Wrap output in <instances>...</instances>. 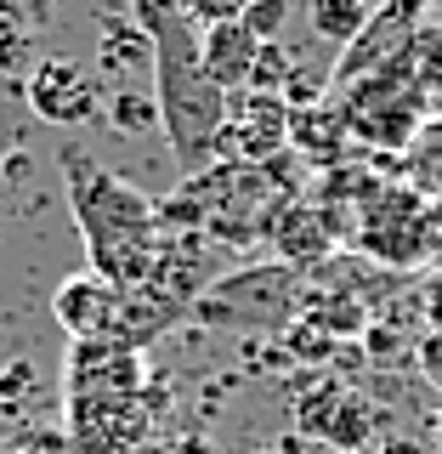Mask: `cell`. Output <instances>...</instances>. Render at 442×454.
I'll use <instances>...</instances> for the list:
<instances>
[{"label": "cell", "instance_id": "obj_1", "mask_svg": "<svg viewBox=\"0 0 442 454\" xmlns=\"http://www.w3.org/2000/svg\"><path fill=\"white\" fill-rule=\"evenodd\" d=\"M57 165H63V193L85 239V273L108 278L113 290H142L165 250L159 199L131 188L125 176H113L108 165H97L74 142L57 148Z\"/></svg>", "mask_w": 442, "mask_h": 454}, {"label": "cell", "instance_id": "obj_2", "mask_svg": "<svg viewBox=\"0 0 442 454\" xmlns=\"http://www.w3.org/2000/svg\"><path fill=\"white\" fill-rule=\"evenodd\" d=\"M136 23L153 46V97H159V131L170 137L182 176L221 165L227 131V91L205 74L198 28L188 23L182 0H136Z\"/></svg>", "mask_w": 442, "mask_h": 454}, {"label": "cell", "instance_id": "obj_3", "mask_svg": "<svg viewBox=\"0 0 442 454\" xmlns=\"http://www.w3.org/2000/svg\"><path fill=\"white\" fill-rule=\"evenodd\" d=\"M153 397L142 352L120 340H68L63 420L74 454H142L153 432Z\"/></svg>", "mask_w": 442, "mask_h": 454}, {"label": "cell", "instance_id": "obj_4", "mask_svg": "<svg viewBox=\"0 0 442 454\" xmlns=\"http://www.w3.org/2000/svg\"><path fill=\"white\" fill-rule=\"evenodd\" d=\"M335 108H340V120H346L352 142L403 153L408 137H415L420 125H425V114H431V97H425L420 74L408 68V57H392L386 68H375V74L340 85Z\"/></svg>", "mask_w": 442, "mask_h": 454}, {"label": "cell", "instance_id": "obj_5", "mask_svg": "<svg viewBox=\"0 0 442 454\" xmlns=\"http://www.w3.org/2000/svg\"><path fill=\"white\" fill-rule=\"evenodd\" d=\"M352 239L380 267H415L431 255V199H420L408 182H368V193L352 210Z\"/></svg>", "mask_w": 442, "mask_h": 454}, {"label": "cell", "instance_id": "obj_6", "mask_svg": "<svg viewBox=\"0 0 442 454\" xmlns=\"http://www.w3.org/2000/svg\"><path fill=\"white\" fill-rule=\"evenodd\" d=\"M295 284H301V273L283 262L238 267V273L210 284L193 312L205 324H221V330H283L301 312V290Z\"/></svg>", "mask_w": 442, "mask_h": 454}, {"label": "cell", "instance_id": "obj_7", "mask_svg": "<svg viewBox=\"0 0 442 454\" xmlns=\"http://www.w3.org/2000/svg\"><path fill=\"white\" fill-rule=\"evenodd\" d=\"M23 108L40 125L74 131V125H91L103 114V85L85 74L74 57H35V68L23 80Z\"/></svg>", "mask_w": 442, "mask_h": 454}, {"label": "cell", "instance_id": "obj_8", "mask_svg": "<svg viewBox=\"0 0 442 454\" xmlns=\"http://www.w3.org/2000/svg\"><path fill=\"white\" fill-rule=\"evenodd\" d=\"M425 12H431V0H380L375 18H368V28H363L358 40H352L346 51H340V63H335L330 85L340 91V85H352V80L375 74V68H386L392 57H403V51L420 40Z\"/></svg>", "mask_w": 442, "mask_h": 454}, {"label": "cell", "instance_id": "obj_9", "mask_svg": "<svg viewBox=\"0 0 442 454\" xmlns=\"http://www.w3.org/2000/svg\"><path fill=\"white\" fill-rule=\"evenodd\" d=\"M290 153V103L267 91H233L227 97V131H221V160L267 165Z\"/></svg>", "mask_w": 442, "mask_h": 454}, {"label": "cell", "instance_id": "obj_10", "mask_svg": "<svg viewBox=\"0 0 442 454\" xmlns=\"http://www.w3.org/2000/svg\"><path fill=\"white\" fill-rule=\"evenodd\" d=\"M267 239H273V262L295 267V273H306V267L330 262V250L340 245V227L323 216L312 199L295 193V199H283V205H278L273 227H267Z\"/></svg>", "mask_w": 442, "mask_h": 454}, {"label": "cell", "instance_id": "obj_11", "mask_svg": "<svg viewBox=\"0 0 442 454\" xmlns=\"http://www.w3.org/2000/svg\"><path fill=\"white\" fill-rule=\"evenodd\" d=\"M120 307V290L97 273H68L51 295V318L68 330V340H103Z\"/></svg>", "mask_w": 442, "mask_h": 454}, {"label": "cell", "instance_id": "obj_12", "mask_svg": "<svg viewBox=\"0 0 442 454\" xmlns=\"http://www.w3.org/2000/svg\"><path fill=\"white\" fill-rule=\"evenodd\" d=\"M198 57H205V74L216 80L227 97H233V91H250L261 40H255L250 28L233 18V23H216V28H198Z\"/></svg>", "mask_w": 442, "mask_h": 454}, {"label": "cell", "instance_id": "obj_13", "mask_svg": "<svg viewBox=\"0 0 442 454\" xmlns=\"http://www.w3.org/2000/svg\"><path fill=\"white\" fill-rule=\"evenodd\" d=\"M290 153L306 160L312 170H335L352 153V131L340 120L335 103H312V108H290Z\"/></svg>", "mask_w": 442, "mask_h": 454}, {"label": "cell", "instance_id": "obj_14", "mask_svg": "<svg viewBox=\"0 0 442 454\" xmlns=\"http://www.w3.org/2000/svg\"><path fill=\"white\" fill-rule=\"evenodd\" d=\"M301 426L306 432H318L323 443H335V449H363L368 443V432H375V420H368V403H358L352 392H340V387H318L301 403Z\"/></svg>", "mask_w": 442, "mask_h": 454}, {"label": "cell", "instance_id": "obj_15", "mask_svg": "<svg viewBox=\"0 0 442 454\" xmlns=\"http://www.w3.org/2000/svg\"><path fill=\"white\" fill-rule=\"evenodd\" d=\"M397 182H408L420 199L442 205V114H425V125L408 137L403 160H397Z\"/></svg>", "mask_w": 442, "mask_h": 454}, {"label": "cell", "instance_id": "obj_16", "mask_svg": "<svg viewBox=\"0 0 442 454\" xmlns=\"http://www.w3.org/2000/svg\"><path fill=\"white\" fill-rule=\"evenodd\" d=\"M375 18V0H312V35L346 51Z\"/></svg>", "mask_w": 442, "mask_h": 454}, {"label": "cell", "instance_id": "obj_17", "mask_svg": "<svg viewBox=\"0 0 442 454\" xmlns=\"http://www.w3.org/2000/svg\"><path fill=\"white\" fill-rule=\"evenodd\" d=\"M103 74H131V68H148L153 74V46L142 35V23H103V51H97Z\"/></svg>", "mask_w": 442, "mask_h": 454}, {"label": "cell", "instance_id": "obj_18", "mask_svg": "<svg viewBox=\"0 0 442 454\" xmlns=\"http://www.w3.org/2000/svg\"><path fill=\"white\" fill-rule=\"evenodd\" d=\"M103 114H108L113 131H125V137H153V131H159V97H153V91H136V85L108 91Z\"/></svg>", "mask_w": 442, "mask_h": 454}, {"label": "cell", "instance_id": "obj_19", "mask_svg": "<svg viewBox=\"0 0 442 454\" xmlns=\"http://www.w3.org/2000/svg\"><path fill=\"white\" fill-rule=\"evenodd\" d=\"M295 80V57L278 46V40H261V57H255V80L250 91H267V97H283Z\"/></svg>", "mask_w": 442, "mask_h": 454}, {"label": "cell", "instance_id": "obj_20", "mask_svg": "<svg viewBox=\"0 0 442 454\" xmlns=\"http://www.w3.org/2000/svg\"><path fill=\"white\" fill-rule=\"evenodd\" d=\"M238 23H244L255 40H278V28L290 23V0H250Z\"/></svg>", "mask_w": 442, "mask_h": 454}, {"label": "cell", "instance_id": "obj_21", "mask_svg": "<svg viewBox=\"0 0 442 454\" xmlns=\"http://www.w3.org/2000/svg\"><path fill=\"white\" fill-rule=\"evenodd\" d=\"M244 6H250V0H182V12H188V23H193V28L233 23V18H244Z\"/></svg>", "mask_w": 442, "mask_h": 454}, {"label": "cell", "instance_id": "obj_22", "mask_svg": "<svg viewBox=\"0 0 442 454\" xmlns=\"http://www.w3.org/2000/svg\"><path fill=\"white\" fill-rule=\"evenodd\" d=\"M28 46V0H0V51Z\"/></svg>", "mask_w": 442, "mask_h": 454}, {"label": "cell", "instance_id": "obj_23", "mask_svg": "<svg viewBox=\"0 0 442 454\" xmlns=\"http://www.w3.org/2000/svg\"><path fill=\"white\" fill-rule=\"evenodd\" d=\"M18 103H23V97H0V160L23 142V114L28 108H18Z\"/></svg>", "mask_w": 442, "mask_h": 454}, {"label": "cell", "instance_id": "obj_24", "mask_svg": "<svg viewBox=\"0 0 442 454\" xmlns=\"http://www.w3.org/2000/svg\"><path fill=\"white\" fill-rule=\"evenodd\" d=\"M420 369H425V375H431L437 387H442V330H431V335L420 340Z\"/></svg>", "mask_w": 442, "mask_h": 454}, {"label": "cell", "instance_id": "obj_25", "mask_svg": "<svg viewBox=\"0 0 442 454\" xmlns=\"http://www.w3.org/2000/svg\"><path fill=\"white\" fill-rule=\"evenodd\" d=\"M386 454H420V443H415V437H392Z\"/></svg>", "mask_w": 442, "mask_h": 454}, {"label": "cell", "instance_id": "obj_26", "mask_svg": "<svg viewBox=\"0 0 442 454\" xmlns=\"http://www.w3.org/2000/svg\"><path fill=\"white\" fill-rule=\"evenodd\" d=\"M437 437H442V409H437Z\"/></svg>", "mask_w": 442, "mask_h": 454}]
</instances>
